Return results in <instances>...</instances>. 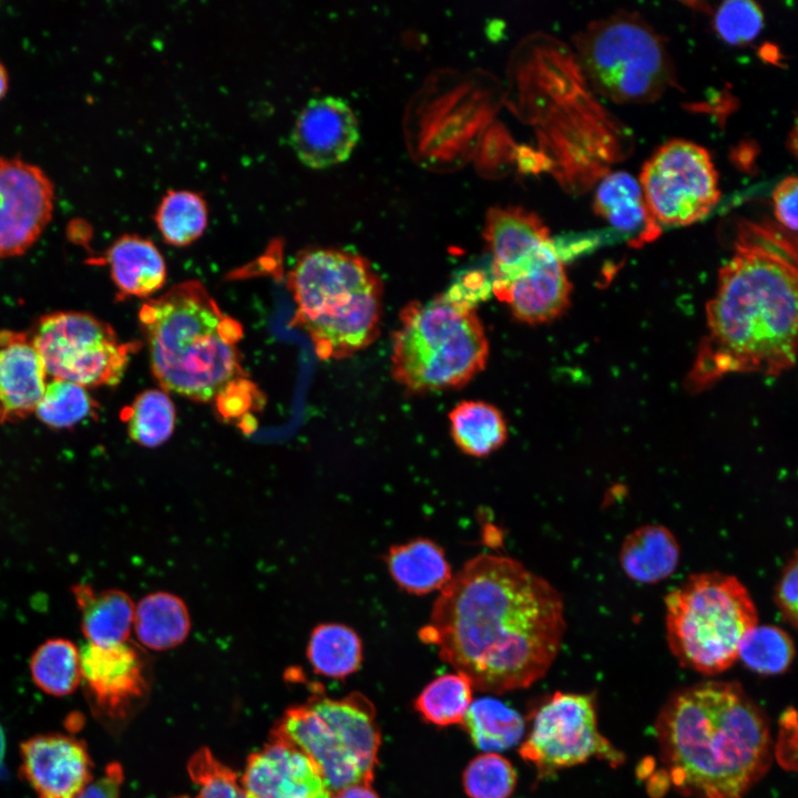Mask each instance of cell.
<instances>
[{"instance_id":"1","label":"cell","mask_w":798,"mask_h":798,"mask_svg":"<svg viewBox=\"0 0 798 798\" xmlns=\"http://www.w3.org/2000/svg\"><path fill=\"white\" fill-rule=\"evenodd\" d=\"M563 598L520 562L480 554L440 591L420 640L473 688H526L554 662L565 632Z\"/></svg>"},{"instance_id":"2","label":"cell","mask_w":798,"mask_h":798,"mask_svg":"<svg viewBox=\"0 0 798 798\" xmlns=\"http://www.w3.org/2000/svg\"><path fill=\"white\" fill-rule=\"evenodd\" d=\"M797 250L787 231L739 225L707 304L706 332L686 378L702 391L730 374L778 376L796 362Z\"/></svg>"},{"instance_id":"3","label":"cell","mask_w":798,"mask_h":798,"mask_svg":"<svg viewBox=\"0 0 798 798\" xmlns=\"http://www.w3.org/2000/svg\"><path fill=\"white\" fill-rule=\"evenodd\" d=\"M655 730L665 778L685 796L744 798L771 764L767 716L736 682L674 693Z\"/></svg>"},{"instance_id":"4","label":"cell","mask_w":798,"mask_h":798,"mask_svg":"<svg viewBox=\"0 0 798 798\" xmlns=\"http://www.w3.org/2000/svg\"><path fill=\"white\" fill-rule=\"evenodd\" d=\"M151 369L165 392L216 399L243 370L239 323L224 314L202 283L187 280L144 303L139 313Z\"/></svg>"},{"instance_id":"5","label":"cell","mask_w":798,"mask_h":798,"mask_svg":"<svg viewBox=\"0 0 798 798\" xmlns=\"http://www.w3.org/2000/svg\"><path fill=\"white\" fill-rule=\"evenodd\" d=\"M296 304L293 325L310 337L323 359L347 358L379 334L382 282L360 255L336 248H311L288 274Z\"/></svg>"},{"instance_id":"6","label":"cell","mask_w":798,"mask_h":798,"mask_svg":"<svg viewBox=\"0 0 798 798\" xmlns=\"http://www.w3.org/2000/svg\"><path fill=\"white\" fill-rule=\"evenodd\" d=\"M489 341L475 306L451 290L410 301L392 335L391 374L415 393L459 388L485 367Z\"/></svg>"},{"instance_id":"7","label":"cell","mask_w":798,"mask_h":798,"mask_svg":"<svg viewBox=\"0 0 798 798\" xmlns=\"http://www.w3.org/2000/svg\"><path fill=\"white\" fill-rule=\"evenodd\" d=\"M757 624L756 604L734 575L693 574L665 597L668 648L682 666L704 675L728 669Z\"/></svg>"},{"instance_id":"8","label":"cell","mask_w":798,"mask_h":798,"mask_svg":"<svg viewBox=\"0 0 798 798\" xmlns=\"http://www.w3.org/2000/svg\"><path fill=\"white\" fill-rule=\"evenodd\" d=\"M575 47L591 86L613 102H654L676 81L663 37L637 12L594 20L576 35Z\"/></svg>"},{"instance_id":"9","label":"cell","mask_w":798,"mask_h":798,"mask_svg":"<svg viewBox=\"0 0 798 798\" xmlns=\"http://www.w3.org/2000/svg\"><path fill=\"white\" fill-rule=\"evenodd\" d=\"M276 727L311 759L327 792L371 785L381 734L375 707L362 694L311 698L286 710Z\"/></svg>"},{"instance_id":"10","label":"cell","mask_w":798,"mask_h":798,"mask_svg":"<svg viewBox=\"0 0 798 798\" xmlns=\"http://www.w3.org/2000/svg\"><path fill=\"white\" fill-rule=\"evenodd\" d=\"M30 337L47 375L85 388L120 382L135 348L108 323L82 311L47 314Z\"/></svg>"},{"instance_id":"11","label":"cell","mask_w":798,"mask_h":798,"mask_svg":"<svg viewBox=\"0 0 798 798\" xmlns=\"http://www.w3.org/2000/svg\"><path fill=\"white\" fill-rule=\"evenodd\" d=\"M519 755L534 767L538 779L591 758L612 767L624 761V754L598 730L594 695L563 692L548 696L532 710Z\"/></svg>"},{"instance_id":"12","label":"cell","mask_w":798,"mask_h":798,"mask_svg":"<svg viewBox=\"0 0 798 798\" xmlns=\"http://www.w3.org/2000/svg\"><path fill=\"white\" fill-rule=\"evenodd\" d=\"M638 183L651 217L659 227L702 221L720 198L710 154L684 139L657 147L644 163Z\"/></svg>"},{"instance_id":"13","label":"cell","mask_w":798,"mask_h":798,"mask_svg":"<svg viewBox=\"0 0 798 798\" xmlns=\"http://www.w3.org/2000/svg\"><path fill=\"white\" fill-rule=\"evenodd\" d=\"M572 285L550 235L492 263L491 291L523 323L544 324L569 307Z\"/></svg>"},{"instance_id":"14","label":"cell","mask_w":798,"mask_h":798,"mask_svg":"<svg viewBox=\"0 0 798 798\" xmlns=\"http://www.w3.org/2000/svg\"><path fill=\"white\" fill-rule=\"evenodd\" d=\"M81 684L94 717L106 727L123 723L147 692L146 662L131 642L86 643L80 649Z\"/></svg>"},{"instance_id":"15","label":"cell","mask_w":798,"mask_h":798,"mask_svg":"<svg viewBox=\"0 0 798 798\" xmlns=\"http://www.w3.org/2000/svg\"><path fill=\"white\" fill-rule=\"evenodd\" d=\"M54 186L35 164L0 156V257L24 254L50 223Z\"/></svg>"},{"instance_id":"16","label":"cell","mask_w":798,"mask_h":798,"mask_svg":"<svg viewBox=\"0 0 798 798\" xmlns=\"http://www.w3.org/2000/svg\"><path fill=\"white\" fill-rule=\"evenodd\" d=\"M242 786L247 798H320L327 794L311 759L280 729L247 760Z\"/></svg>"},{"instance_id":"17","label":"cell","mask_w":798,"mask_h":798,"mask_svg":"<svg viewBox=\"0 0 798 798\" xmlns=\"http://www.w3.org/2000/svg\"><path fill=\"white\" fill-rule=\"evenodd\" d=\"M21 773L38 798H75L93 780L86 745L69 735H37L20 747Z\"/></svg>"},{"instance_id":"18","label":"cell","mask_w":798,"mask_h":798,"mask_svg":"<svg viewBox=\"0 0 798 798\" xmlns=\"http://www.w3.org/2000/svg\"><path fill=\"white\" fill-rule=\"evenodd\" d=\"M358 139L359 125L354 110L346 100L334 95L307 101L290 132L297 157L313 168L344 162Z\"/></svg>"},{"instance_id":"19","label":"cell","mask_w":798,"mask_h":798,"mask_svg":"<svg viewBox=\"0 0 798 798\" xmlns=\"http://www.w3.org/2000/svg\"><path fill=\"white\" fill-rule=\"evenodd\" d=\"M47 371L31 337L0 331V423L18 422L34 413Z\"/></svg>"},{"instance_id":"20","label":"cell","mask_w":798,"mask_h":798,"mask_svg":"<svg viewBox=\"0 0 798 798\" xmlns=\"http://www.w3.org/2000/svg\"><path fill=\"white\" fill-rule=\"evenodd\" d=\"M105 260L123 296L147 297L165 284L164 258L154 243L142 236L122 235L108 248Z\"/></svg>"},{"instance_id":"21","label":"cell","mask_w":798,"mask_h":798,"mask_svg":"<svg viewBox=\"0 0 798 798\" xmlns=\"http://www.w3.org/2000/svg\"><path fill=\"white\" fill-rule=\"evenodd\" d=\"M618 560L628 579L642 584H655L676 571L681 546L668 528L655 523L643 524L625 536Z\"/></svg>"},{"instance_id":"22","label":"cell","mask_w":798,"mask_h":798,"mask_svg":"<svg viewBox=\"0 0 798 798\" xmlns=\"http://www.w3.org/2000/svg\"><path fill=\"white\" fill-rule=\"evenodd\" d=\"M594 211L614 228L632 234L637 244L655 239L661 232L647 209L638 180L623 171L603 176L595 191Z\"/></svg>"},{"instance_id":"23","label":"cell","mask_w":798,"mask_h":798,"mask_svg":"<svg viewBox=\"0 0 798 798\" xmlns=\"http://www.w3.org/2000/svg\"><path fill=\"white\" fill-rule=\"evenodd\" d=\"M72 592L89 643L112 646L127 641L135 606L125 592L114 589L96 592L86 584L74 585Z\"/></svg>"},{"instance_id":"24","label":"cell","mask_w":798,"mask_h":798,"mask_svg":"<svg viewBox=\"0 0 798 798\" xmlns=\"http://www.w3.org/2000/svg\"><path fill=\"white\" fill-rule=\"evenodd\" d=\"M386 563L395 582L411 594L441 591L452 577L442 548L424 538L392 545Z\"/></svg>"},{"instance_id":"25","label":"cell","mask_w":798,"mask_h":798,"mask_svg":"<svg viewBox=\"0 0 798 798\" xmlns=\"http://www.w3.org/2000/svg\"><path fill=\"white\" fill-rule=\"evenodd\" d=\"M133 627L140 643L153 651L182 644L191 630L184 601L168 592L145 595L134 610Z\"/></svg>"},{"instance_id":"26","label":"cell","mask_w":798,"mask_h":798,"mask_svg":"<svg viewBox=\"0 0 798 798\" xmlns=\"http://www.w3.org/2000/svg\"><path fill=\"white\" fill-rule=\"evenodd\" d=\"M451 436L459 449L472 457H485L507 440L508 426L501 411L484 401L467 400L449 415Z\"/></svg>"},{"instance_id":"27","label":"cell","mask_w":798,"mask_h":798,"mask_svg":"<svg viewBox=\"0 0 798 798\" xmlns=\"http://www.w3.org/2000/svg\"><path fill=\"white\" fill-rule=\"evenodd\" d=\"M462 726L472 744L483 753H499L516 745L524 733L522 716L491 697L472 700Z\"/></svg>"},{"instance_id":"28","label":"cell","mask_w":798,"mask_h":798,"mask_svg":"<svg viewBox=\"0 0 798 798\" xmlns=\"http://www.w3.org/2000/svg\"><path fill=\"white\" fill-rule=\"evenodd\" d=\"M313 669L330 678H345L362 662V643L358 634L340 623H321L314 627L307 645Z\"/></svg>"},{"instance_id":"29","label":"cell","mask_w":798,"mask_h":798,"mask_svg":"<svg viewBox=\"0 0 798 798\" xmlns=\"http://www.w3.org/2000/svg\"><path fill=\"white\" fill-rule=\"evenodd\" d=\"M208 211L203 196L190 190H170L161 198L154 219L163 239L186 246L205 231Z\"/></svg>"},{"instance_id":"30","label":"cell","mask_w":798,"mask_h":798,"mask_svg":"<svg viewBox=\"0 0 798 798\" xmlns=\"http://www.w3.org/2000/svg\"><path fill=\"white\" fill-rule=\"evenodd\" d=\"M30 673L44 693L65 696L81 683L80 651L69 640L50 638L32 654Z\"/></svg>"},{"instance_id":"31","label":"cell","mask_w":798,"mask_h":798,"mask_svg":"<svg viewBox=\"0 0 798 798\" xmlns=\"http://www.w3.org/2000/svg\"><path fill=\"white\" fill-rule=\"evenodd\" d=\"M473 686L460 673L436 677L418 695L415 708L428 723L438 727L462 725L472 703Z\"/></svg>"},{"instance_id":"32","label":"cell","mask_w":798,"mask_h":798,"mask_svg":"<svg viewBox=\"0 0 798 798\" xmlns=\"http://www.w3.org/2000/svg\"><path fill=\"white\" fill-rule=\"evenodd\" d=\"M131 439L147 448L166 442L175 427V407L163 390L149 389L139 393L130 407L123 410Z\"/></svg>"},{"instance_id":"33","label":"cell","mask_w":798,"mask_h":798,"mask_svg":"<svg viewBox=\"0 0 798 798\" xmlns=\"http://www.w3.org/2000/svg\"><path fill=\"white\" fill-rule=\"evenodd\" d=\"M795 657V644L787 631L776 625L757 624L743 638L737 659L751 672L779 675L787 672Z\"/></svg>"},{"instance_id":"34","label":"cell","mask_w":798,"mask_h":798,"mask_svg":"<svg viewBox=\"0 0 798 798\" xmlns=\"http://www.w3.org/2000/svg\"><path fill=\"white\" fill-rule=\"evenodd\" d=\"M96 402L86 388L72 381L53 379L45 385L34 413L53 429L72 428L94 417Z\"/></svg>"},{"instance_id":"35","label":"cell","mask_w":798,"mask_h":798,"mask_svg":"<svg viewBox=\"0 0 798 798\" xmlns=\"http://www.w3.org/2000/svg\"><path fill=\"white\" fill-rule=\"evenodd\" d=\"M518 781L515 768L498 753H482L462 773L463 790L469 798H510Z\"/></svg>"},{"instance_id":"36","label":"cell","mask_w":798,"mask_h":798,"mask_svg":"<svg viewBox=\"0 0 798 798\" xmlns=\"http://www.w3.org/2000/svg\"><path fill=\"white\" fill-rule=\"evenodd\" d=\"M187 771L198 787L195 798H247L237 775L206 747L190 758Z\"/></svg>"},{"instance_id":"37","label":"cell","mask_w":798,"mask_h":798,"mask_svg":"<svg viewBox=\"0 0 798 798\" xmlns=\"http://www.w3.org/2000/svg\"><path fill=\"white\" fill-rule=\"evenodd\" d=\"M763 25V10L750 0L724 1L714 16L717 34L733 45L749 43L759 34Z\"/></svg>"},{"instance_id":"38","label":"cell","mask_w":798,"mask_h":798,"mask_svg":"<svg viewBox=\"0 0 798 798\" xmlns=\"http://www.w3.org/2000/svg\"><path fill=\"white\" fill-rule=\"evenodd\" d=\"M796 551L787 560L775 584L773 600L784 622L797 628L798 564Z\"/></svg>"},{"instance_id":"39","label":"cell","mask_w":798,"mask_h":798,"mask_svg":"<svg viewBox=\"0 0 798 798\" xmlns=\"http://www.w3.org/2000/svg\"><path fill=\"white\" fill-rule=\"evenodd\" d=\"M798 181L795 175L785 177L773 193L774 213L781 228L797 231Z\"/></svg>"},{"instance_id":"40","label":"cell","mask_w":798,"mask_h":798,"mask_svg":"<svg viewBox=\"0 0 798 798\" xmlns=\"http://www.w3.org/2000/svg\"><path fill=\"white\" fill-rule=\"evenodd\" d=\"M124 771L119 763L109 764L103 774L88 784L75 798H119Z\"/></svg>"},{"instance_id":"41","label":"cell","mask_w":798,"mask_h":798,"mask_svg":"<svg viewBox=\"0 0 798 798\" xmlns=\"http://www.w3.org/2000/svg\"><path fill=\"white\" fill-rule=\"evenodd\" d=\"M796 729L795 710H787L780 718L779 741L776 745V756L785 768L790 769L791 765L795 769L796 765V747L790 745L791 738H796V734L790 733Z\"/></svg>"},{"instance_id":"42","label":"cell","mask_w":798,"mask_h":798,"mask_svg":"<svg viewBox=\"0 0 798 798\" xmlns=\"http://www.w3.org/2000/svg\"><path fill=\"white\" fill-rule=\"evenodd\" d=\"M328 798H379L371 785L357 784L328 792Z\"/></svg>"},{"instance_id":"43","label":"cell","mask_w":798,"mask_h":798,"mask_svg":"<svg viewBox=\"0 0 798 798\" xmlns=\"http://www.w3.org/2000/svg\"><path fill=\"white\" fill-rule=\"evenodd\" d=\"M4 754H6V737L3 729L0 725V780H3L7 776L4 766Z\"/></svg>"},{"instance_id":"44","label":"cell","mask_w":798,"mask_h":798,"mask_svg":"<svg viewBox=\"0 0 798 798\" xmlns=\"http://www.w3.org/2000/svg\"><path fill=\"white\" fill-rule=\"evenodd\" d=\"M8 83H9V78H8L7 69L0 61V100L4 96V94L8 90Z\"/></svg>"},{"instance_id":"45","label":"cell","mask_w":798,"mask_h":798,"mask_svg":"<svg viewBox=\"0 0 798 798\" xmlns=\"http://www.w3.org/2000/svg\"><path fill=\"white\" fill-rule=\"evenodd\" d=\"M320 798H328V792H327L326 795H324L323 797H320Z\"/></svg>"},{"instance_id":"46","label":"cell","mask_w":798,"mask_h":798,"mask_svg":"<svg viewBox=\"0 0 798 798\" xmlns=\"http://www.w3.org/2000/svg\"><path fill=\"white\" fill-rule=\"evenodd\" d=\"M175 798H187V797H175Z\"/></svg>"}]
</instances>
